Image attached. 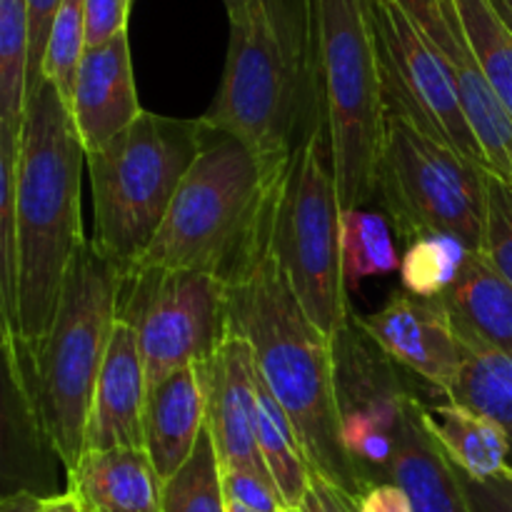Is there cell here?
<instances>
[{
  "label": "cell",
  "mask_w": 512,
  "mask_h": 512,
  "mask_svg": "<svg viewBox=\"0 0 512 512\" xmlns=\"http://www.w3.org/2000/svg\"><path fill=\"white\" fill-rule=\"evenodd\" d=\"M228 333L250 343L260 378L293 420L315 473L363 498L365 485L340 438L333 338L305 313L268 235L228 280Z\"/></svg>",
  "instance_id": "6da1fadb"
},
{
  "label": "cell",
  "mask_w": 512,
  "mask_h": 512,
  "mask_svg": "<svg viewBox=\"0 0 512 512\" xmlns=\"http://www.w3.org/2000/svg\"><path fill=\"white\" fill-rule=\"evenodd\" d=\"M83 165H88V153L70 108L43 80L25 108L15 175L18 345L28 355L48 335L70 265L85 245L80 215Z\"/></svg>",
  "instance_id": "7a4b0ae2"
},
{
  "label": "cell",
  "mask_w": 512,
  "mask_h": 512,
  "mask_svg": "<svg viewBox=\"0 0 512 512\" xmlns=\"http://www.w3.org/2000/svg\"><path fill=\"white\" fill-rule=\"evenodd\" d=\"M320 115L310 0H258L230 20L228 60L203 123L283 170Z\"/></svg>",
  "instance_id": "3957f363"
},
{
  "label": "cell",
  "mask_w": 512,
  "mask_h": 512,
  "mask_svg": "<svg viewBox=\"0 0 512 512\" xmlns=\"http://www.w3.org/2000/svg\"><path fill=\"white\" fill-rule=\"evenodd\" d=\"M280 173L238 138L208 128L165 223L128 273L205 270L233 280L268 235Z\"/></svg>",
  "instance_id": "277c9868"
},
{
  "label": "cell",
  "mask_w": 512,
  "mask_h": 512,
  "mask_svg": "<svg viewBox=\"0 0 512 512\" xmlns=\"http://www.w3.org/2000/svg\"><path fill=\"white\" fill-rule=\"evenodd\" d=\"M123 270L90 240L75 255L55 320L35 350L30 405L45 445L73 468L85 450L90 405L118 320Z\"/></svg>",
  "instance_id": "5b68a950"
},
{
  "label": "cell",
  "mask_w": 512,
  "mask_h": 512,
  "mask_svg": "<svg viewBox=\"0 0 512 512\" xmlns=\"http://www.w3.org/2000/svg\"><path fill=\"white\" fill-rule=\"evenodd\" d=\"M208 135L203 118L183 120L143 110L103 148L88 153L93 248L128 273L165 223L180 183Z\"/></svg>",
  "instance_id": "8992f818"
},
{
  "label": "cell",
  "mask_w": 512,
  "mask_h": 512,
  "mask_svg": "<svg viewBox=\"0 0 512 512\" xmlns=\"http://www.w3.org/2000/svg\"><path fill=\"white\" fill-rule=\"evenodd\" d=\"M320 115L343 210L378 198L385 95L370 0H310Z\"/></svg>",
  "instance_id": "52a82bcc"
},
{
  "label": "cell",
  "mask_w": 512,
  "mask_h": 512,
  "mask_svg": "<svg viewBox=\"0 0 512 512\" xmlns=\"http://www.w3.org/2000/svg\"><path fill=\"white\" fill-rule=\"evenodd\" d=\"M268 245L310 320L325 335L338 338L353 313L345 298L343 203L323 118L305 130L280 173Z\"/></svg>",
  "instance_id": "ba28073f"
},
{
  "label": "cell",
  "mask_w": 512,
  "mask_h": 512,
  "mask_svg": "<svg viewBox=\"0 0 512 512\" xmlns=\"http://www.w3.org/2000/svg\"><path fill=\"white\" fill-rule=\"evenodd\" d=\"M490 170L385 108L378 200L408 238L445 233L473 253L485 250Z\"/></svg>",
  "instance_id": "9c48e42d"
},
{
  "label": "cell",
  "mask_w": 512,
  "mask_h": 512,
  "mask_svg": "<svg viewBox=\"0 0 512 512\" xmlns=\"http://www.w3.org/2000/svg\"><path fill=\"white\" fill-rule=\"evenodd\" d=\"M118 318L135 328L148 383L208 365L228 338V280L205 270L123 273Z\"/></svg>",
  "instance_id": "30bf717a"
},
{
  "label": "cell",
  "mask_w": 512,
  "mask_h": 512,
  "mask_svg": "<svg viewBox=\"0 0 512 512\" xmlns=\"http://www.w3.org/2000/svg\"><path fill=\"white\" fill-rule=\"evenodd\" d=\"M370 18L378 40L385 108L398 110L435 140L488 168L448 68L413 15L400 0H370Z\"/></svg>",
  "instance_id": "8fae6325"
},
{
  "label": "cell",
  "mask_w": 512,
  "mask_h": 512,
  "mask_svg": "<svg viewBox=\"0 0 512 512\" xmlns=\"http://www.w3.org/2000/svg\"><path fill=\"white\" fill-rule=\"evenodd\" d=\"M333 353L340 438L368 490L390 480L405 403L413 393L400 378V365H395L355 320L333 340Z\"/></svg>",
  "instance_id": "7c38bea8"
},
{
  "label": "cell",
  "mask_w": 512,
  "mask_h": 512,
  "mask_svg": "<svg viewBox=\"0 0 512 512\" xmlns=\"http://www.w3.org/2000/svg\"><path fill=\"white\" fill-rule=\"evenodd\" d=\"M448 68L465 118L478 138L490 173L512 183V118L495 95L455 0H400Z\"/></svg>",
  "instance_id": "4fadbf2b"
},
{
  "label": "cell",
  "mask_w": 512,
  "mask_h": 512,
  "mask_svg": "<svg viewBox=\"0 0 512 512\" xmlns=\"http://www.w3.org/2000/svg\"><path fill=\"white\" fill-rule=\"evenodd\" d=\"M355 325L400 368L448 393L463 365V348L443 300L395 293L370 315H353Z\"/></svg>",
  "instance_id": "5bb4252c"
},
{
  "label": "cell",
  "mask_w": 512,
  "mask_h": 512,
  "mask_svg": "<svg viewBox=\"0 0 512 512\" xmlns=\"http://www.w3.org/2000/svg\"><path fill=\"white\" fill-rule=\"evenodd\" d=\"M208 370V430L223 468L268 470L258 448V383L253 348L228 333Z\"/></svg>",
  "instance_id": "9a60e30c"
},
{
  "label": "cell",
  "mask_w": 512,
  "mask_h": 512,
  "mask_svg": "<svg viewBox=\"0 0 512 512\" xmlns=\"http://www.w3.org/2000/svg\"><path fill=\"white\" fill-rule=\"evenodd\" d=\"M148 390V368L138 333L128 320L118 318L95 385L85 450L145 448L143 418Z\"/></svg>",
  "instance_id": "2e32d148"
},
{
  "label": "cell",
  "mask_w": 512,
  "mask_h": 512,
  "mask_svg": "<svg viewBox=\"0 0 512 512\" xmlns=\"http://www.w3.org/2000/svg\"><path fill=\"white\" fill-rule=\"evenodd\" d=\"M70 115L85 153L103 148L143 115L135 90L128 33H120L100 48L85 50Z\"/></svg>",
  "instance_id": "e0dca14e"
},
{
  "label": "cell",
  "mask_w": 512,
  "mask_h": 512,
  "mask_svg": "<svg viewBox=\"0 0 512 512\" xmlns=\"http://www.w3.org/2000/svg\"><path fill=\"white\" fill-rule=\"evenodd\" d=\"M208 425V370L205 365L175 370L150 385L145 403V450L155 470L168 483L195 453Z\"/></svg>",
  "instance_id": "ac0fdd59"
},
{
  "label": "cell",
  "mask_w": 512,
  "mask_h": 512,
  "mask_svg": "<svg viewBox=\"0 0 512 512\" xmlns=\"http://www.w3.org/2000/svg\"><path fill=\"white\" fill-rule=\"evenodd\" d=\"M163 488L145 448L85 450L68 468V493L85 512H163Z\"/></svg>",
  "instance_id": "d6986e66"
},
{
  "label": "cell",
  "mask_w": 512,
  "mask_h": 512,
  "mask_svg": "<svg viewBox=\"0 0 512 512\" xmlns=\"http://www.w3.org/2000/svg\"><path fill=\"white\" fill-rule=\"evenodd\" d=\"M388 483L408 493L413 512H473L460 473L425 423V405L410 395Z\"/></svg>",
  "instance_id": "ffe728a7"
},
{
  "label": "cell",
  "mask_w": 512,
  "mask_h": 512,
  "mask_svg": "<svg viewBox=\"0 0 512 512\" xmlns=\"http://www.w3.org/2000/svg\"><path fill=\"white\" fill-rule=\"evenodd\" d=\"M425 423L440 450L465 478L488 483L512 473V443L495 420L448 400L433 408L425 405Z\"/></svg>",
  "instance_id": "44dd1931"
},
{
  "label": "cell",
  "mask_w": 512,
  "mask_h": 512,
  "mask_svg": "<svg viewBox=\"0 0 512 512\" xmlns=\"http://www.w3.org/2000/svg\"><path fill=\"white\" fill-rule=\"evenodd\" d=\"M440 300L458 333L512 353V285L485 253H470L458 283Z\"/></svg>",
  "instance_id": "7402d4cb"
},
{
  "label": "cell",
  "mask_w": 512,
  "mask_h": 512,
  "mask_svg": "<svg viewBox=\"0 0 512 512\" xmlns=\"http://www.w3.org/2000/svg\"><path fill=\"white\" fill-rule=\"evenodd\" d=\"M460 335L463 365L445 398L495 420L512 443V353Z\"/></svg>",
  "instance_id": "603a6c76"
},
{
  "label": "cell",
  "mask_w": 512,
  "mask_h": 512,
  "mask_svg": "<svg viewBox=\"0 0 512 512\" xmlns=\"http://www.w3.org/2000/svg\"><path fill=\"white\" fill-rule=\"evenodd\" d=\"M258 448L265 468L278 485L285 510H300L315 470L293 420L275 400L263 378L258 383Z\"/></svg>",
  "instance_id": "cb8c5ba5"
},
{
  "label": "cell",
  "mask_w": 512,
  "mask_h": 512,
  "mask_svg": "<svg viewBox=\"0 0 512 512\" xmlns=\"http://www.w3.org/2000/svg\"><path fill=\"white\" fill-rule=\"evenodd\" d=\"M28 0H0V133L20 138L28 108Z\"/></svg>",
  "instance_id": "d4e9b609"
},
{
  "label": "cell",
  "mask_w": 512,
  "mask_h": 512,
  "mask_svg": "<svg viewBox=\"0 0 512 512\" xmlns=\"http://www.w3.org/2000/svg\"><path fill=\"white\" fill-rule=\"evenodd\" d=\"M473 250L455 235H420L400 260V278L405 290L415 298L440 300L463 273Z\"/></svg>",
  "instance_id": "484cf974"
},
{
  "label": "cell",
  "mask_w": 512,
  "mask_h": 512,
  "mask_svg": "<svg viewBox=\"0 0 512 512\" xmlns=\"http://www.w3.org/2000/svg\"><path fill=\"white\" fill-rule=\"evenodd\" d=\"M400 260L383 215L368 208L343 210V275L348 288L365 278L400 270Z\"/></svg>",
  "instance_id": "4316f807"
},
{
  "label": "cell",
  "mask_w": 512,
  "mask_h": 512,
  "mask_svg": "<svg viewBox=\"0 0 512 512\" xmlns=\"http://www.w3.org/2000/svg\"><path fill=\"white\" fill-rule=\"evenodd\" d=\"M470 45L512 118V30L488 0H455Z\"/></svg>",
  "instance_id": "83f0119b"
},
{
  "label": "cell",
  "mask_w": 512,
  "mask_h": 512,
  "mask_svg": "<svg viewBox=\"0 0 512 512\" xmlns=\"http://www.w3.org/2000/svg\"><path fill=\"white\" fill-rule=\"evenodd\" d=\"M163 512H228L223 465L205 425L195 453L163 488Z\"/></svg>",
  "instance_id": "f1b7e54d"
},
{
  "label": "cell",
  "mask_w": 512,
  "mask_h": 512,
  "mask_svg": "<svg viewBox=\"0 0 512 512\" xmlns=\"http://www.w3.org/2000/svg\"><path fill=\"white\" fill-rule=\"evenodd\" d=\"M85 50H88L85 45V0H63L53 30H50L43 80H48L58 90L68 108L73 103L75 80H78Z\"/></svg>",
  "instance_id": "f546056e"
},
{
  "label": "cell",
  "mask_w": 512,
  "mask_h": 512,
  "mask_svg": "<svg viewBox=\"0 0 512 512\" xmlns=\"http://www.w3.org/2000/svg\"><path fill=\"white\" fill-rule=\"evenodd\" d=\"M485 258L512 285V183L490 173Z\"/></svg>",
  "instance_id": "4dcf8cb0"
},
{
  "label": "cell",
  "mask_w": 512,
  "mask_h": 512,
  "mask_svg": "<svg viewBox=\"0 0 512 512\" xmlns=\"http://www.w3.org/2000/svg\"><path fill=\"white\" fill-rule=\"evenodd\" d=\"M225 503L245 512H285V503L268 470L223 468Z\"/></svg>",
  "instance_id": "1f68e13d"
},
{
  "label": "cell",
  "mask_w": 512,
  "mask_h": 512,
  "mask_svg": "<svg viewBox=\"0 0 512 512\" xmlns=\"http://www.w3.org/2000/svg\"><path fill=\"white\" fill-rule=\"evenodd\" d=\"M63 0H28V28H30V53H28V98L43 83V63L48 50L50 30L60 13Z\"/></svg>",
  "instance_id": "d6a6232c"
},
{
  "label": "cell",
  "mask_w": 512,
  "mask_h": 512,
  "mask_svg": "<svg viewBox=\"0 0 512 512\" xmlns=\"http://www.w3.org/2000/svg\"><path fill=\"white\" fill-rule=\"evenodd\" d=\"M133 0H85V45L100 48L128 33V13Z\"/></svg>",
  "instance_id": "836d02e7"
},
{
  "label": "cell",
  "mask_w": 512,
  "mask_h": 512,
  "mask_svg": "<svg viewBox=\"0 0 512 512\" xmlns=\"http://www.w3.org/2000/svg\"><path fill=\"white\" fill-rule=\"evenodd\" d=\"M460 483L473 512H512V473L488 483H475L460 475Z\"/></svg>",
  "instance_id": "e575fe53"
},
{
  "label": "cell",
  "mask_w": 512,
  "mask_h": 512,
  "mask_svg": "<svg viewBox=\"0 0 512 512\" xmlns=\"http://www.w3.org/2000/svg\"><path fill=\"white\" fill-rule=\"evenodd\" d=\"M360 498L350 495L340 485L330 483L323 475L313 473L308 495H305L300 512H358Z\"/></svg>",
  "instance_id": "d590c367"
},
{
  "label": "cell",
  "mask_w": 512,
  "mask_h": 512,
  "mask_svg": "<svg viewBox=\"0 0 512 512\" xmlns=\"http://www.w3.org/2000/svg\"><path fill=\"white\" fill-rule=\"evenodd\" d=\"M358 512H413V505L400 485L378 483L365 490Z\"/></svg>",
  "instance_id": "8d00e7d4"
},
{
  "label": "cell",
  "mask_w": 512,
  "mask_h": 512,
  "mask_svg": "<svg viewBox=\"0 0 512 512\" xmlns=\"http://www.w3.org/2000/svg\"><path fill=\"white\" fill-rule=\"evenodd\" d=\"M45 498L33 490H15L0 500V512H43Z\"/></svg>",
  "instance_id": "74e56055"
},
{
  "label": "cell",
  "mask_w": 512,
  "mask_h": 512,
  "mask_svg": "<svg viewBox=\"0 0 512 512\" xmlns=\"http://www.w3.org/2000/svg\"><path fill=\"white\" fill-rule=\"evenodd\" d=\"M43 512H85L80 508L78 500L65 490L63 495H53V498H45Z\"/></svg>",
  "instance_id": "f35d334b"
},
{
  "label": "cell",
  "mask_w": 512,
  "mask_h": 512,
  "mask_svg": "<svg viewBox=\"0 0 512 512\" xmlns=\"http://www.w3.org/2000/svg\"><path fill=\"white\" fill-rule=\"evenodd\" d=\"M255 3H258V0H223V5H225V10H228L230 20H235V18H240V15L248 13V10L253 8Z\"/></svg>",
  "instance_id": "ab89813d"
},
{
  "label": "cell",
  "mask_w": 512,
  "mask_h": 512,
  "mask_svg": "<svg viewBox=\"0 0 512 512\" xmlns=\"http://www.w3.org/2000/svg\"><path fill=\"white\" fill-rule=\"evenodd\" d=\"M488 3L493 5L495 13H498L500 18H503V23L512 30V0H488Z\"/></svg>",
  "instance_id": "60d3db41"
},
{
  "label": "cell",
  "mask_w": 512,
  "mask_h": 512,
  "mask_svg": "<svg viewBox=\"0 0 512 512\" xmlns=\"http://www.w3.org/2000/svg\"><path fill=\"white\" fill-rule=\"evenodd\" d=\"M228 512H245V510H240V508H235V505H228Z\"/></svg>",
  "instance_id": "b9f144b4"
},
{
  "label": "cell",
  "mask_w": 512,
  "mask_h": 512,
  "mask_svg": "<svg viewBox=\"0 0 512 512\" xmlns=\"http://www.w3.org/2000/svg\"><path fill=\"white\" fill-rule=\"evenodd\" d=\"M285 512H300V510H285Z\"/></svg>",
  "instance_id": "7bdbcfd3"
}]
</instances>
